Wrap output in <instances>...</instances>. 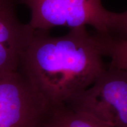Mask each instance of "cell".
<instances>
[{
    "instance_id": "cell-2",
    "label": "cell",
    "mask_w": 127,
    "mask_h": 127,
    "mask_svg": "<svg viewBox=\"0 0 127 127\" xmlns=\"http://www.w3.org/2000/svg\"><path fill=\"white\" fill-rule=\"evenodd\" d=\"M31 12L28 23L35 30L48 31L56 27L71 29L90 25L95 32L108 34L114 12L102 0H20Z\"/></svg>"
},
{
    "instance_id": "cell-6",
    "label": "cell",
    "mask_w": 127,
    "mask_h": 127,
    "mask_svg": "<svg viewBox=\"0 0 127 127\" xmlns=\"http://www.w3.org/2000/svg\"><path fill=\"white\" fill-rule=\"evenodd\" d=\"M89 114L66 104L50 105L43 127H107Z\"/></svg>"
},
{
    "instance_id": "cell-1",
    "label": "cell",
    "mask_w": 127,
    "mask_h": 127,
    "mask_svg": "<svg viewBox=\"0 0 127 127\" xmlns=\"http://www.w3.org/2000/svg\"><path fill=\"white\" fill-rule=\"evenodd\" d=\"M94 33L86 27L61 36L35 30L18 70L50 105L67 104L88 88L106 69Z\"/></svg>"
},
{
    "instance_id": "cell-3",
    "label": "cell",
    "mask_w": 127,
    "mask_h": 127,
    "mask_svg": "<svg viewBox=\"0 0 127 127\" xmlns=\"http://www.w3.org/2000/svg\"><path fill=\"white\" fill-rule=\"evenodd\" d=\"M66 104L112 127H127V71L109 66Z\"/></svg>"
},
{
    "instance_id": "cell-5",
    "label": "cell",
    "mask_w": 127,
    "mask_h": 127,
    "mask_svg": "<svg viewBox=\"0 0 127 127\" xmlns=\"http://www.w3.org/2000/svg\"><path fill=\"white\" fill-rule=\"evenodd\" d=\"M15 0H0V75L17 71L35 30L19 20Z\"/></svg>"
},
{
    "instance_id": "cell-7",
    "label": "cell",
    "mask_w": 127,
    "mask_h": 127,
    "mask_svg": "<svg viewBox=\"0 0 127 127\" xmlns=\"http://www.w3.org/2000/svg\"><path fill=\"white\" fill-rule=\"evenodd\" d=\"M94 36L102 55L110 59L109 66L127 71V40L96 32Z\"/></svg>"
},
{
    "instance_id": "cell-4",
    "label": "cell",
    "mask_w": 127,
    "mask_h": 127,
    "mask_svg": "<svg viewBox=\"0 0 127 127\" xmlns=\"http://www.w3.org/2000/svg\"><path fill=\"white\" fill-rule=\"evenodd\" d=\"M50 106L19 70L0 75V127H43Z\"/></svg>"
},
{
    "instance_id": "cell-8",
    "label": "cell",
    "mask_w": 127,
    "mask_h": 127,
    "mask_svg": "<svg viewBox=\"0 0 127 127\" xmlns=\"http://www.w3.org/2000/svg\"><path fill=\"white\" fill-rule=\"evenodd\" d=\"M108 34L127 40V10L120 13L114 12Z\"/></svg>"
},
{
    "instance_id": "cell-9",
    "label": "cell",
    "mask_w": 127,
    "mask_h": 127,
    "mask_svg": "<svg viewBox=\"0 0 127 127\" xmlns=\"http://www.w3.org/2000/svg\"><path fill=\"white\" fill-rule=\"evenodd\" d=\"M107 127H111V126H109V125H108V126Z\"/></svg>"
}]
</instances>
